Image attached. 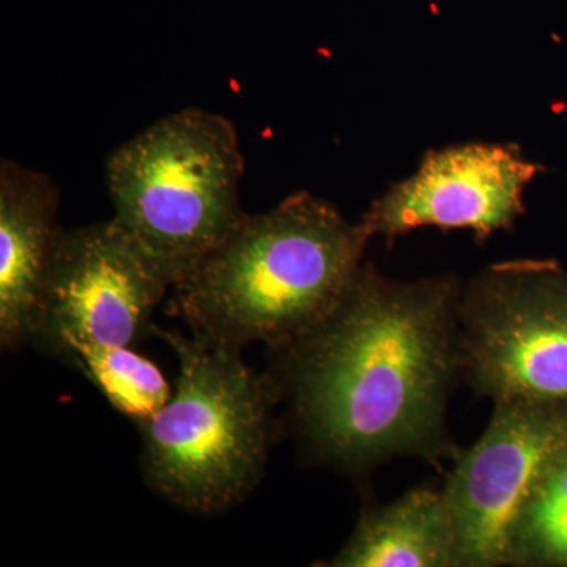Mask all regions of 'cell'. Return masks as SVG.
<instances>
[{
    "label": "cell",
    "mask_w": 567,
    "mask_h": 567,
    "mask_svg": "<svg viewBox=\"0 0 567 567\" xmlns=\"http://www.w3.org/2000/svg\"><path fill=\"white\" fill-rule=\"evenodd\" d=\"M178 375L169 401L141 423L148 486L200 516L226 513L251 494L267 465L282 391L241 360L237 347L158 330Z\"/></svg>",
    "instance_id": "obj_3"
},
{
    "label": "cell",
    "mask_w": 567,
    "mask_h": 567,
    "mask_svg": "<svg viewBox=\"0 0 567 567\" xmlns=\"http://www.w3.org/2000/svg\"><path fill=\"white\" fill-rule=\"evenodd\" d=\"M99 388L122 415L137 424L151 420L173 394L162 369L133 347L81 350L66 358Z\"/></svg>",
    "instance_id": "obj_11"
},
{
    "label": "cell",
    "mask_w": 567,
    "mask_h": 567,
    "mask_svg": "<svg viewBox=\"0 0 567 567\" xmlns=\"http://www.w3.org/2000/svg\"><path fill=\"white\" fill-rule=\"evenodd\" d=\"M369 235L311 193L246 215L173 286V315L205 341L274 350L315 330L360 275Z\"/></svg>",
    "instance_id": "obj_2"
},
{
    "label": "cell",
    "mask_w": 567,
    "mask_h": 567,
    "mask_svg": "<svg viewBox=\"0 0 567 567\" xmlns=\"http://www.w3.org/2000/svg\"><path fill=\"white\" fill-rule=\"evenodd\" d=\"M61 194L47 174L0 162V344L18 349L37 338L55 252Z\"/></svg>",
    "instance_id": "obj_9"
},
{
    "label": "cell",
    "mask_w": 567,
    "mask_h": 567,
    "mask_svg": "<svg viewBox=\"0 0 567 567\" xmlns=\"http://www.w3.org/2000/svg\"><path fill=\"white\" fill-rule=\"evenodd\" d=\"M237 128L216 112L186 107L118 145L106 163L114 219L173 286L246 215Z\"/></svg>",
    "instance_id": "obj_4"
},
{
    "label": "cell",
    "mask_w": 567,
    "mask_h": 567,
    "mask_svg": "<svg viewBox=\"0 0 567 567\" xmlns=\"http://www.w3.org/2000/svg\"><path fill=\"white\" fill-rule=\"evenodd\" d=\"M475 445L458 451L446 496L457 535V567L509 566L514 528L551 458L567 445L566 406L495 402Z\"/></svg>",
    "instance_id": "obj_7"
},
{
    "label": "cell",
    "mask_w": 567,
    "mask_h": 567,
    "mask_svg": "<svg viewBox=\"0 0 567 567\" xmlns=\"http://www.w3.org/2000/svg\"><path fill=\"white\" fill-rule=\"evenodd\" d=\"M509 566H567V445L551 458L518 516Z\"/></svg>",
    "instance_id": "obj_12"
},
{
    "label": "cell",
    "mask_w": 567,
    "mask_h": 567,
    "mask_svg": "<svg viewBox=\"0 0 567 567\" xmlns=\"http://www.w3.org/2000/svg\"><path fill=\"white\" fill-rule=\"evenodd\" d=\"M461 379L477 398L567 409V274L551 260L492 265L457 303Z\"/></svg>",
    "instance_id": "obj_5"
},
{
    "label": "cell",
    "mask_w": 567,
    "mask_h": 567,
    "mask_svg": "<svg viewBox=\"0 0 567 567\" xmlns=\"http://www.w3.org/2000/svg\"><path fill=\"white\" fill-rule=\"evenodd\" d=\"M453 276L399 282L363 265L333 312L275 350L276 382L317 454L344 472L456 458L447 404L461 379Z\"/></svg>",
    "instance_id": "obj_1"
},
{
    "label": "cell",
    "mask_w": 567,
    "mask_h": 567,
    "mask_svg": "<svg viewBox=\"0 0 567 567\" xmlns=\"http://www.w3.org/2000/svg\"><path fill=\"white\" fill-rule=\"evenodd\" d=\"M537 171L513 145L429 153L420 171L375 200L361 224L371 237L390 241L423 226L470 229L483 241L524 213L522 194Z\"/></svg>",
    "instance_id": "obj_8"
},
{
    "label": "cell",
    "mask_w": 567,
    "mask_h": 567,
    "mask_svg": "<svg viewBox=\"0 0 567 567\" xmlns=\"http://www.w3.org/2000/svg\"><path fill=\"white\" fill-rule=\"evenodd\" d=\"M169 276L114 219L63 230L37 338L63 358L156 333Z\"/></svg>",
    "instance_id": "obj_6"
},
{
    "label": "cell",
    "mask_w": 567,
    "mask_h": 567,
    "mask_svg": "<svg viewBox=\"0 0 567 567\" xmlns=\"http://www.w3.org/2000/svg\"><path fill=\"white\" fill-rule=\"evenodd\" d=\"M331 567H457V535L443 488L421 486L361 513Z\"/></svg>",
    "instance_id": "obj_10"
}]
</instances>
